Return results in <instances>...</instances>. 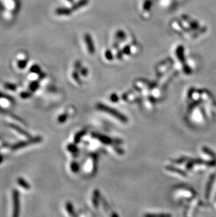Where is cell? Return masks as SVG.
I'll use <instances>...</instances> for the list:
<instances>
[{
    "label": "cell",
    "mask_w": 216,
    "mask_h": 217,
    "mask_svg": "<svg viewBox=\"0 0 216 217\" xmlns=\"http://www.w3.org/2000/svg\"><path fill=\"white\" fill-rule=\"evenodd\" d=\"M42 141V137L41 136H35L33 138H30L28 140H23V141H20L18 143H16V144H14L12 145L11 150H17L21 148H23L29 146L30 145H33L35 144H38V143H40Z\"/></svg>",
    "instance_id": "obj_1"
},
{
    "label": "cell",
    "mask_w": 216,
    "mask_h": 217,
    "mask_svg": "<svg viewBox=\"0 0 216 217\" xmlns=\"http://www.w3.org/2000/svg\"><path fill=\"white\" fill-rule=\"evenodd\" d=\"M12 198L14 204L13 216L18 217L20 215V211H21V202H20V193L17 190L15 189L12 191Z\"/></svg>",
    "instance_id": "obj_2"
},
{
    "label": "cell",
    "mask_w": 216,
    "mask_h": 217,
    "mask_svg": "<svg viewBox=\"0 0 216 217\" xmlns=\"http://www.w3.org/2000/svg\"><path fill=\"white\" fill-rule=\"evenodd\" d=\"M9 127L10 128H11L12 129H14L18 133V134H21L24 136L28 137V138H30V134H29V133L26 131L25 129H23V128H21V127H19V126L15 124H9Z\"/></svg>",
    "instance_id": "obj_3"
},
{
    "label": "cell",
    "mask_w": 216,
    "mask_h": 217,
    "mask_svg": "<svg viewBox=\"0 0 216 217\" xmlns=\"http://www.w3.org/2000/svg\"><path fill=\"white\" fill-rule=\"evenodd\" d=\"M56 14L59 16H68L71 14V10L68 8L60 7V8H57L56 9Z\"/></svg>",
    "instance_id": "obj_4"
},
{
    "label": "cell",
    "mask_w": 216,
    "mask_h": 217,
    "mask_svg": "<svg viewBox=\"0 0 216 217\" xmlns=\"http://www.w3.org/2000/svg\"><path fill=\"white\" fill-rule=\"evenodd\" d=\"M17 183H18L20 186L22 187V188H24L25 190H29L31 188L30 185H29L24 179L21 178V177H20V178L17 179Z\"/></svg>",
    "instance_id": "obj_5"
},
{
    "label": "cell",
    "mask_w": 216,
    "mask_h": 217,
    "mask_svg": "<svg viewBox=\"0 0 216 217\" xmlns=\"http://www.w3.org/2000/svg\"><path fill=\"white\" fill-rule=\"evenodd\" d=\"M39 87V82L38 81H33L29 85V89L32 92H34L38 89Z\"/></svg>",
    "instance_id": "obj_6"
},
{
    "label": "cell",
    "mask_w": 216,
    "mask_h": 217,
    "mask_svg": "<svg viewBox=\"0 0 216 217\" xmlns=\"http://www.w3.org/2000/svg\"><path fill=\"white\" fill-rule=\"evenodd\" d=\"M29 70H30L31 73L38 74V75L42 72L41 68L39 67V66L37 65V64H34V65H32V67L30 68V69H29Z\"/></svg>",
    "instance_id": "obj_7"
},
{
    "label": "cell",
    "mask_w": 216,
    "mask_h": 217,
    "mask_svg": "<svg viewBox=\"0 0 216 217\" xmlns=\"http://www.w3.org/2000/svg\"><path fill=\"white\" fill-rule=\"evenodd\" d=\"M0 98H1V99H6V100L9 101L11 102V103H14L15 102L14 98H12L11 96L7 95V94H6V93H4L3 92H0Z\"/></svg>",
    "instance_id": "obj_8"
},
{
    "label": "cell",
    "mask_w": 216,
    "mask_h": 217,
    "mask_svg": "<svg viewBox=\"0 0 216 217\" xmlns=\"http://www.w3.org/2000/svg\"><path fill=\"white\" fill-rule=\"evenodd\" d=\"M28 60L27 59H23V60H20L17 62V65H18V68L20 69H24L26 68L27 65H28Z\"/></svg>",
    "instance_id": "obj_9"
},
{
    "label": "cell",
    "mask_w": 216,
    "mask_h": 217,
    "mask_svg": "<svg viewBox=\"0 0 216 217\" xmlns=\"http://www.w3.org/2000/svg\"><path fill=\"white\" fill-rule=\"evenodd\" d=\"M4 87L7 89L11 90L12 92H15L17 89V87L14 84L11 83H9V82H6L4 84Z\"/></svg>",
    "instance_id": "obj_10"
},
{
    "label": "cell",
    "mask_w": 216,
    "mask_h": 217,
    "mask_svg": "<svg viewBox=\"0 0 216 217\" xmlns=\"http://www.w3.org/2000/svg\"><path fill=\"white\" fill-rule=\"evenodd\" d=\"M66 209H67V211H68V212L70 214V215H74L73 204L69 203H68L66 204Z\"/></svg>",
    "instance_id": "obj_11"
},
{
    "label": "cell",
    "mask_w": 216,
    "mask_h": 217,
    "mask_svg": "<svg viewBox=\"0 0 216 217\" xmlns=\"http://www.w3.org/2000/svg\"><path fill=\"white\" fill-rule=\"evenodd\" d=\"M32 93L29 92H23L21 93V94H20L21 97L22 98H23V99H26V98H30L32 97Z\"/></svg>",
    "instance_id": "obj_12"
},
{
    "label": "cell",
    "mask_w": 216,
    "mask_h": 217,
    "mask_svg": "<svg viewBox=\"0 0 216 217\" xmlns=\"http://www.w3.org/2000/svg\"><path fill=\"white\" fill-rule=\"evenodd\" d=\"M68 119V115L67 114H62L58 118V122L59 123H64L66 120Z\"/></svg>",
    "instance_id": "obj_13"
},
{
    "label": "cell",
    "mask_w": 216,
    "mask_h": 217,
    "mask_svg": "<svg viewBox=\"0 0 216 217\" xmlns=\"http://www.w3.org/2000/svg\"><path fill=\"white\" fill-rule=\"evenodd\" d=\"M71 169L73 170V172H77L78 170V165L76 163V162H73V163H72L71 164Z\"/></svg>",
    "instance_id": "obj_14"
},
{
    "label": "cell",
    "mask_w": 216,
    "mask_h": 217,
    "mask_svg": "<svg viewBox=\"0 0 216 217\" xmlns=\"http://www.w3.org/2000/svg\"><path fill=\"white\" fill-rule=\"evenodd\" d=\"M68 150H69V151H71V152H75L77 148H76L75 146H74V145H69L68 146Z\"/></svg>",
    "instance_id": "obj_15"
},
{
    "label": "cell",
    "mask_w": 216,
    "mask_h": 217,
    "mask_svg": "<svg viewBox=\"0 0 216 217\" xmlns=\"http://www.w3.org/2000/svg\"><path fill=\"white\" fill-rule=\"evenodd\" d=\"M45 77H46L45 73L41 72L40 74H39V78L40 79V80H42V79H44Z\"/></svg>",
    "instance_id": "obj_16"
},
{
    "label": "cell",
    "mask_w": 216,
    "mask_h": 217,
    "mask_svg": "<svg viewBox=\"0 0 216 217\" xmlns=\"http://www.w3.org/2000/svg\"><path fill=\"white\" fill-rule=\"evenodd\" d=\"M3 160H4V157H3V156H2V155H0V164H1V163H2V162H3Z\"/></svg>",
    "instance_id": "obj_17"
},
{
    "label": "cell",
    "mask_w": 216,
    "mask_h": 217,
    "mask_svg": "<svg viewBox=\"0 0 216 217\" xmlns=\"http://www.w3.org/2000/svg\"><path fill=\"white\" fill-rule=\"evenodd\" d=\"M2 8H3V5H2V4L0 3V10H2Z\"/></svg>",
    "instance_id": "obj_18"
},
{
    "label": "cell",
    "mask_w": 216,
    "mask_h": 217,
    "mask_svg": "<svg viewBox=\"0 0 216 217\" xmlns=\"http://www.w3.org/2000/svg\"><path fill=\"white\" fill-rule=\"evenodd\" d=\"M68 2H73V0H68Z\"/></svg>",
    "instance_id": "obj_19"
}]
</instances>
